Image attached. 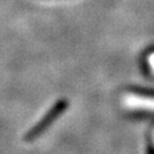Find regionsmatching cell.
<instances>
[{
	"label": "cell",
	"mask_w": 154,
	"mask_h": 154,
	"mask_svg": "<svg viewBox=\"0 0 154 154\" xmlns=\"http://www.w3.org/2000/svg\"><path fill=\"white\" fill-rule=\"evenodd\" d=\"M66 107H67L66 100H64V99L58 100V102L51 107V110L48 111V112L46 113V116H45L35 126L33 127L32 129L29 130L28 134L25 135V138H24V139H25V140H33L34 138L39 137V136H40V135H41V134H42V132H44L45 130L65 111Z\"/></svg>",
	"instance_id": "obj_1"
},
{
	"label": "cell",
	"mask_w": 154,
	"mask_h": 154,
	"mask_svg": "<svg viewBox=\"0 0 154 154\" xmlns=\"http://www.w3.org/2000/svg\"><path fill=\"white\" fill-rule=\"evenodd\" d=\"M126 103L132 107L154 110V98H149L147 96H129L127 97Z\"/></svg>",
	"instance_id": "obj_2"
}]
</instances>
